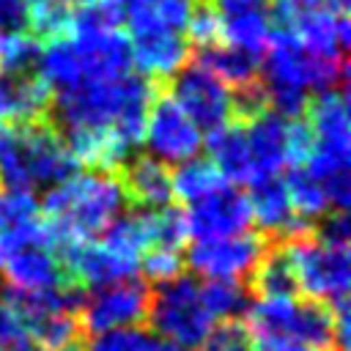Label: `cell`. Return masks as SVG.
<instances>
[{
	"label": "cell",
	"mask_w": 351,
	"mask_h": 351,
	"mask_svg": "<svg viewBox=\"0 0 351 351\" xmlns=\"http://www.w3.org/2000/svg\"><path fill=\"white\" fill-rule=\"evenodd\" d=\"M154 99V85L132 71L58 93L55 115L74 162L104 173L123 167L143 143V126Z\"/></svg>",
	"instance_id": "6da1fadb"
},
{
	"label": "cell",
	"mask_w": 351,
	"mask_h": 351,
	"mask_svg": "<svg viewBox=\"0 0 351 351\" xmlns=\"http://www.w3.org/2000/svg\"><path fill=\"white\" fill-rule=\"evenodd\" d=\"M129 69L132 58L121 30V11L107 0L74 8L69 33L41 47L38 58L41 80L58 93L123 77Z\"/></svg>",
	"instance_id": "7a4b0ae2"
},
{
	"label": "cell",
	"mask_w": 351,
	"mask_h": 351,
	"mask_svg": "<svg viewBox=\"0 0 351 351\" xmlns=\"http://www.w3.org/2000/svg\"><path fill=\"white\" fill-rule=\"evenodd\" d=\"M123 184L104 170L71 173L60 184L49 186L41 203V214L55 247L99 239L123 214Z\"/></svg>",
	"instance_id": "3957f363"
},
{
	"label": "cell",
	"mask_w": 351,
	"mask_h": 351,
	"mask_svg": "<svg viewBox=\"0 0 351 351\" xmlns=\"http://www.w3.org/2000/svg\"><path fill=\"white\" fill-rule=\"evenodd\" d=\"M346 77V63L318 58L304 44H299L288 30L271 36L261 58V93L274 112L296 118L307 110L310 96L337 88Z\"/></svg>",
	"instance_id": "277c9868"
},
{
	"label": "cell",
	"mask_w": 351,
	"mask_h": 351,
	"mask_svg": "<svg viewBox=\"0 0 351 351\" xmlns=\"http://www.w3.org/2000/svg\"><path fill=\"white\" fill-rule=\"evenodd\" d=\"M293 285L307 296V302H318L326 307L346 304L351 285V250H348V217L326 214L313 236L299 233L291 244L282 247Z\"/></svg>",
	"instance_id": "5b68a950"
},
{
	"label": "cell",
	"mask_w": 351,
	"mask_h": 351,
	"mask_svg": "<svg viewBox=\"0 0 351 351\" xmlns=\"http://www.w3.org/2000/svg\"><path fill=\"white\" fill-rule=\"evenodd\" d=\"M304 123L310 132V151L299 167L324 186L332 214H346L351 203V112L346 93L340 88L321 90L307 104Z\"/></svg>",
	"instance_id": "8992f818"
},
{
	"label": "cell",
	"mask_w": 351,
	"mask_h": 351,
	"mask_svg": "<svg viewBox=\"0 0 351 351\" xmlns=\"http://www.w3.org/2000/svg\"><path fill=\"white\" fill-rule=\"evenodd\" d=\"M192 0H145L129 11V58L145 80L176 77L189 60L186 22Z\"/></svg>",
	"instance_id": "52a82bcc"
},
{
	"label": "cell",
	"mask_w": 351,
	"mask_h": 351,
	"mask_svg": "<svg viewBox=\"0 0 351 351\" xmlns=\"http://www.w3.org/2000/svg\"><path fill=\"white\" fill-rule=\"evenodd\" d=\"M71 173H77V162L55 129L44 123L0 129V186L5 192L55 186Z\"/></svg>",
	"instance_id": "ba28073f"
},
{
	"label": "cell",
	"mask_w": 351,
	"mask_h": 351,
	"mask_svg": "<svg viewBox=\"0 0 351 351\" xmlns=\"http://www.w3.org/2000/svg\"><path fill=\"white\" fill-rule=\"evenodd\" d=\"M145 318L151 321V329L156 335H162L181 351H203L217 329V321L203 304L200 280L184 274L151 293Z\"/></svg>",
	"instance_id": "9c48e42d"
},
{
	"label": "cell",
	"mask_w": 351,
	"mask_h": 351,
	"mask_svg": "<svg viewBox=\"0 0 351 351\" xmlns=\"http://www.w3.org/2000/svg\"><path fill=\"white\" fill-rule=\"evenodd\" d=\"M247 332H285L315 351L346 348L337 337L335 310L296 296H258L247 304Z\"/></svg>",
	"instance_id": "30bf717a"
},
{
	"label": "cell",
	"mask_w": 351,
	"mask_h": 351,
	"mask_svg": "<svg viewBox=\"0 0 351 351\" xmlns=\"http://www.w3.org/2000/svg\"><path fill=\"white\" fill-rule=\"evenodd\" d=\"M274 19L318 58L346 63L351 25L346 11L324 0H274Z\"/></svg>",
	"instance_id": "8fae6325"
},
{
	"label": "cell",
	"mask_w": 351,
	"mask_h": 351,
	"mask_svg": "<svg viewBox=\"0 0 351 351\" xmlns=\"http://www.w3.org/2000/svg\"><path fill=\"white\" fill-rule=\"evenodd\" d=\"M170 99L189 115V121L200 132H214V129L230 123L239 110V99H236L233 88H228L203 63L184 66L176 74Z\"/></svg>",
	"instance_id": "7c38bea8"
},
{
	"label": "cell",
	"mask_w": 351,
	"mask_h": 351,
	"mask_svg": "<svg viewBox=\"0 0 351 351\" xmlns=\"http://www.w3.org/2000/svg\"><path fill=\"white\" fill-rule=\"evenodd\" d=\"M269 252L263 236L258 233H236V236H222V239H203L192 241L184 263L203 277V280H230L241 282L255 271V266L263 261Z\"/></svg>",
	"instance_id": "4fadbf2b"
},
{
	"label": "cell",
	"mask_w": 351,
	"mask_h": 351,
	"mask_svg": "<svg viewBox=\"0 0 351 351\" xmlns=\"http://www.w3.org/2000/svg\"><path fill=\"white\" fill-rule=\"evenodd\" d=\"M148 302H151V291L145 288V282L123 280L90 291V296L80 304L77 318L80 326H85L96 337L104 332L140 326V321H145L148 315Z\"/></svg>",
	"instance_id": "5bb4252c"
},
{
	"label": "cell",
	"mask_w": 351,
	"mask_h": 351,
	"mask_svg": "<svg viewBox=\"0 0 351 351\" xmlns=\"http://www.w3.org/2000/svg\"><path fill=\"white\" fill-rule=\"evenodd\" d=\"M143 143L151 156L162 165H184L203 148V132L189 121V115L170 99H154L143 126Z\"/></svg>",
	"instance_id": "9a60e30c"
},
{
	"label": "cell",
	"mask_w": 351,
	"mask_h": 351,
	"mask_svg": "<svg viewBox=\"0 0 351 351\" xmlns=\"http://www.w3.org/2000/svg\"><path fill=\"white\" fill-rule=\"evenodd\" d=\"M181 217H184L186 239H192V241L236 236V233H244L252 225L250 200L230 181H225L214 192L186 203Z\"/></svg>",
	"instance_id": "2e32d148"
},
{
	"label": "cell",
	"mask_w": 351,
	"mask_h": 351,
	"mask_svg": "<svg viewBox=\"0 0 351 351\" xmlns=\"http://www.w3.org/2000/svg\"><path fill=\"white\" fill-rule=\"evenodd\" d=\"M60 263H63L69 282H74L80 288H90V291L132 280V274L137 271V263L129 261L126 255H121L115 247H110L101 236L90 239V241L66 244Z\"/></svg>",
	"instance_id": "e0dca14e"
},
{
	"label": "cell",
	"mask_w": 351,
	"mask_h": 351,
	"mask_svg": "<svg viewBox=\"0 0 351 351\" xmlns=\"http://www.w3.org/2000/svg\"><path fill=\"white\" fill-rule=\"evenodd\" d=\"M0 274L8 285V291L22 293V296H36L47 291H58L69 285L60 255L55 247L36 244V247H22L0 258Z\"/></svg>",
	"instance_id": "ac0fdd59"
},
{
	"label": "cell",
	"mask_w": 351,
	"mask_h": 351,
	"mask_svg": "<svg viewBox=\"0 0 351 351\" xmlns=\"http://www.w3.org/2000/svg\"><path fill=\"white\" fill-rule=\"evenodd\" d=\"M52 90L38 71H3L0 69V129L36 123L49 110Z\"/></svg>",
	"instance_id": "d6986e66"
},
{
	"label": "cell",
	"mask_w": 351,
	"mask_h": 351,
	"mask_svg": "<svg viewBox=\"0 0 351 351\" xmlns=\"http://www.w3.org/2000/svg\"><path fill=\"white\" fill-rule=\"evenodd\" d=\"M250 200V217L252 222L271 236H299L307 233V228L299 222V217L293 214L288 189L282 178H269L252 186Z\"/></svg>",
	"instance_id": "ffe728a7"
},
{
	"label": "cell",
	"mask_w": 351,
	"mask_h": 351,
	"mask_svg": "<svg viewBox=\"0 0 351 351\" xmlns=\"http://www.w3.org/2000/svg\"><path fill=\"white\" fill-rule=\"evenodd\" d=\"M123 192L145 208H162L173 200V173L154 156H137L123 165Z\"/></svg>",
	"instance_id": "44dd1931"
},
{
	"label": "cell",
	"mask_w": 351,
	"mask_h": 351,
	"mask_svg": "<svg viewBox=\"0 0 351 351\" xmlns=\"http://www.w3.org/2000/svg\"><path fill=\"white\" fill-rule=\"evenodd\" d=\"M200 63L206 69H211L228 88L241 90V96L258 88V80H261V58H255L250 52L233 49L228 44H217V47L203 49Z\"/></svg>",
	"instance_id": "7402d4cb"
},
{
	"label": "cell",
	"mask_w": 351,
	"mask_h": 351,
	"mask_svg": "<svg viewBox=\"0 0 351 351\" xmlns=\"http://www.w3.org/2000/svg\"><path fill=\"white\" fill-rule=\"evenodd\" d=\"M271 36H274V30H271V16L266 8L244 11L236 16H222V41L219 44H228L233 49L263 58Z\"/></svg>",
	"instance_id": "603a6c76"
},
{
	"label": "cell",
	"mask_w": 351,
	"mask_h": 351,
	"mask_svg": "<svg viewBox=\"0 0 351 351\" xmlns=\"http://www.w3.org/2000/svg\"><path fill=\"white\" fill-rule=\"evenodd\" d=\"M285 181V189H288V197H291V206H293V214L299 217V222L304 228H310L313 219H324L326 214H332L329 208V200H326V192L324 186L310 178L302 167H296Z\"/></svg>",
	"instance_id": "cb8c5ba5"
},
{
	"label": "cell",
	"mask_w": 351,
	"mask_h": 351,
	"mask_svg": "<svg viewBox=\"0 0 351 351\" xmlns=\"http://www.w3.org/2000/svg\"><path fill=\"white\" fill-rule=\"evenodd\" d=\"M225 184V176L208 162V159H189L184 165H178V170L173 173V197H178L184 206L214 192L217 186Z\"/></svg>",
	"instance_id": "d4e9b609"
},
{
	"label": "cell",
	"mask_w": 351,
	"mask_h": 351,
	"mask_svg": "<svg viewBox=\"0 0 351 351\" xmlns=\"http://www.w3.org/2000/svg\"><path fill=\"white\" fill-rule=\"evenodd\" d=\"M200 296L208 310V315L217 324H230L236 315L247 310V291L241 282L230 280H203L200 282Z\"/></svg>",
	"instance_id": "484cf974"
},
{
	"label": "cell",
	"mask_w": 351,
	"mask_h": 351,
	"mask_svg": "<svg viewBox=\"0 0 351 351\" xmlns=\"http://www.w3.org/2000/svg\"><path fill=\"white\" fill-rule=\"evenodd\" d=\"M74 19V5L71 0H38L27 8V22L25 27H30L33 38H47L55 41L60 36L69 33Z\"/></svg>",
	"instance_id": "4316f807"
},
{
	"label": "cell",
	"mask_w": 351,
	"mask_h": 351,
	"mask_svg": "<svg viewBox=\"0 0 351 351\" xmlns=\"http://www.w3.org/2000/svg\"><path fill=\"white\" fill-rule=\"evenodd\" d=\"M88 351H181V348L173 346L170 340H165L162 335H156L154 329L129 326V329L96 335L90 340Z\"/></svg>",
	"instance_id": "83f0119b"
},
{
	"label": "cell",
	"mask_w": 351,
	"mask_h": 351,
	"mask_svg": "<svg viewBox=\"0 0 351 351\" xmlns=\"http://www.w3.org/2000/svg\"><path fill=\"white\" fill-rule=\"evenodd\" d=\"M250 277H252V288L261 296H293L296 293L293 274H291V266H288L282 247L269 250Z\"/></svg>",
	"instance_id": "f1b7e54d"
},
{
	"label": "cell",
	"mask_w": 351,
	"mask_h": 351,
	"mask_svg": "<svg viewBox=\"0 0 351 351\" xmlns=\"http://www.w3.org/2000/svg\"><path fill=\"white\" fill-rule=\"evenodd\" d=\"M41 44L25 30H14L3 36L0 44V69L3 71H38Z\"/></svg>",
	"instance_id": "f546056e"
},
{
	"label": "cell",
	"mask_w": 351,
	"mask_h": 351,
	"mask_svg": "<svg viewBox=\"0 0 351 351\" xmlns=\"http://www.w3.org/2000/svg\"><path fill=\"white\" fill-rule=\"evenodd\" d=\"M140 266H143L145 280H151L156 285H165V282H170L176 277H181L184 255H181L178 247H151V250L143 252Z\"/></svg>",
	"instance_id": "4dcf8cb0"
},
{
	"label": "cell",
	"mask_w": 351,
	"mask_h": 351,
	"mask_svg": "<svg viewBox=\"0 0 351 351\" xmlns=\"http://www.w3.org/2000/svg\"><path fill=\"white\" fill-rule=\"evenodd\" d=\"M186 41L197 49L217 47L222 41V16L214 5H195L189 22H186Z\"/></svg>",
	"instance_id": "1f68e13d"
},
{
	"label": "cell",
	"mask_w": 351,
	"mask_h": 351,
	"mask_svg": "<svg viewBox=\"0 0 351 351\" xmlns=\"http://www.w3.org/2000/svg\"><path fill=\"white\" fill-rule=\"evenodd\" d=\"M27 343L25 315L14 291H0V348H16Z\"/></svg>",
	"instance_id": "d6a6232c"
},
{
	"label": "cell",
	"mask_w": 351,
	"mask_h": 351,
	"mask_svg": "<svg viewBox=\"0 0 351 351\" xmlns=\"http://www.w3.org/2000/svg\"><path fill=\"white\" fill-rule=\"evenodd\" d=\"M247 337L252 351H315L299 337H291L285 332H250Z\"/></svg>",
	"instance_id": "836d02e7"
},
{
	"label": "cell",
	"mask_w": 351,
	"mask_h": 351,
	"mask_svg": "<svg viewBox=\"0 0 351 351\" xmlns=\"http://www.w3.org/2000/svg\"><path fill=\"white\" fill-rule=\"evenodd\" d=\"M203 351H252V348H250V337L241 326L222 324L219 329H214V335L203 346Z\"/></svg>",
	"instance_id": "e575fe53"
},
{
	"label": "cell",
	"mask_w": 351,
	"mask_h": 351,
	"mask_svg": "<svg viewBox=\"0 0 351 351\" xmlns=\"http://www.w3.org/2000/svg\"><path fill=\"white\" fill-rule=\"evenodd\" d=\"M214 8L219 11V16H236L244 11H255V8H266L263 0H214Z\"/></svg>",
	"instance_id": "d590c367"
},
{
	"label": "cell",
	"mask_w": 351,
	"mask_h": 351,
	"mask_svg": "<svg viewBox=\"0 0 351 351\" xmlns=\"http://www.w3.org/2000/svg\"><path fill=\"white\" fill-rule=\"evenodd\" d=\"M11 351H74V346L71 348H44V346H36V343H19Z\"/></svg>",
	"instance_id": "8d00e7d4"
},
{
	"label": "cell",
	"mask_w": 351,
	"mask_h": 351,
	"mask_svg": "<svg viewBox=\"0 0 351 351\" xmlns=\"http://www.w3.org/2000/svg\"><path fill=\"white\" fill-rule=\"evenodd\" d=\"M107 3H112L118 11H123V8H129V11H132L134 5H140V3H145V0H107Z\"/></svg>",
	"instance_id": "74e56055"
},
{
	"label": "cell",
	"mask_w": 351,
	"mask_h": 351,
	"mask_svg": "<svg viewBox=\"0 0 351 351\" xmlns=\"http://www.w3.org/2000/svg\"><path fill=\"white\" fill-rule=\"evenodd\" d=\"M14 3H19L22 8H30V5H33V3H38V0H14Z\"/></svg>",
	"instance_id": "f35d334b"
},
{
	"label": "cell",
	"mask_w": 351,
	"mask_h": 351,
	"mask_svg": "<svg viewBox=\"0 0 351 351\" xmlns=\"http://www.w3.org/2000/svg\"><path fill=\"white\" fill-rule=\"evenodd\" d=\"M71 3H80V5H90V3H96V0H71Z\"/></svg>",
	"instance_id": "ab89813d"
},
{
	"label": "cell",
	"mask_w": 351,
	"mask_h": 351,
	"mask_svg": "<svg viewBox=\"0 0 351 351\" xmlns=\"http://www.w3.org/2000/svg\"><path fill=\"white\" fill-rule=\"evenodd\" d=\"M0 44H3V30H0Z\"/></svg>",
	"instance_id": "60d3db41"
},
{
	"label": "cell",
	"mask_w": 351,
	"mask_h": 351,
	"mask_svg": "<svg viewBox=\"0 0 351 351\" xmlns=\"http://www.w3.org/2000/svg\"><path fill=\"white\" fill-rule=\"evenodd\" d=\"M0 351H3V348H0Z\"/></svg>",
	"instance_id": "b9f144b4"
}]
</instances>
